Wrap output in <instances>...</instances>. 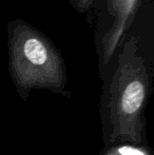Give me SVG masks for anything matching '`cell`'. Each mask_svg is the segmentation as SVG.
I'll list each match as a JSON object with an SVG mask.
<instances>
[{"label":"cell","instance_id":"cell-1","mask_svg":"<svg viewBox=\"0 0 154 155\" xmlns=\"http://www.w3.org/2000/svg\"><path fill=\"white\" fill-rule=\"evenodd\" d=\"M152 80L151 60L135 45H126L103 79L99 113L105 148L148 146L147 108Z\"/></svg>","mask_w":154,"mask_h":155},{"label":"cell","instance_id":"cell-2","mask_svg":"<svg viewBox=\"0 0 154 155\" xmlns=\"http://www.w3.org/2000/svg\"><path fill=\"white\" fill-rule=\"evenodd\" d=\"M10 74L18 96L28 101L32 90L40 89L64 97L67 71L54 45L38 32L17 25L10 36Z\"/></svg>","mask_w":154,"mask_h":155},{"label":"cell","instance_id":"cell-3","mask_svg":"<svg viewBox=\"0 0 154 155\" xmlns=\"http://www.w3.org/2000/svg\"><path fill=\"white\" fill-rule=\"evenodd\" d=\"M98 11L97 51L99 75L105 77L113 63V57L126 28L129 25L137 0H96Z\"/></svg>","mask_w":154,"mask_h":155},{"label":"cell","instance_id":"cell-4","mask_svg":"<svg viewBox=\"0 0 154 155\" xmlns=\"http://www.w3.org/2000/svg\"><path fill=\"white\" fill-rule=\"evenodd\" d=\"M101 155H152V152L148 146L117 145L105 148V152Z\"/></svg>","mask_w":154,"mask_h":155},{"label":"cell","instance_id":"cell-5","mask_svg":"<svg viewBox=\"0 0 154 155\" xmlns=\"http://www.w3.org/2000/svg\"><path fill=\"white\" fill-rule=\"evenodd\" d=\"M93 2H95V0H77V3L75 5L78 8H86Z\"/></svg>","mask_w":154,"mask_h":155}]
</instances>
